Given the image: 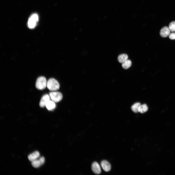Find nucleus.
Returning a JSON list of instances; mask_svg holds the SVG:
<instances>
[{
	"label": "nucleus",
	"mask_w": 175,
	"mask_h": 175,
	"mask_svg": "<svg viewBox=\"0 0 175 175\" xmlns=\"http://www.w3.org/2000/svg\"><path fill=\"white\" fill-rule=\"evenodd\" d=\"M47 87L50 91H54L59 89L60 85L56 80L52 78L49 79L47 81Z\"/></svg>",
	"instance_id": "f257e3e1"
},
{
	"label": "nucleus",
	"mask_w": 175,
	"mask_h": 175,
	"mask_svg": "<svg viewBox=\"0 0 175 175\" xmlns=\"http://www.w3.org/2000/svg\"><path fill=\"white\" fill-rule=\"evenodd\" d=\"M38 20V16L37 14L34 13L32 14L29 17L27 25L28 27L30 29L35 28L37 25Z\"/></svg>",
	"instance_id": "f03ea898"
},
{
	"label": "nucleus",
	"mask_w": 175,
	"mask_h": 175,
	"mask_svg": "<svg viewBox=\"0 0 175 175\" xmlns=\"http://www.w3.org/2000/svg\"><path fill=\"white\" fill-rule=\"evenodd\" d=\"M47 82L45 78L43 76L38 77L36 80L35 87L39 90H43L47 87Z\"/></svg>",
	"instance_id": "7ed1b4c3"
},
{
	"label": "nucleus",
	"mask_w": 175,
	"mask_h": 175,
	"mask_svg": "<svg viewBox=\"0 0 175 175\" xmlns=\"http://www.w3.org/2000/svg\"><path fill=\"white\" fill-rule=\"evenodd\" d=\"M49 95L52 101L55 102H58L62 99V96L60 92L53 91L50 92Z\"/></svg>",
	"instance_id": "20e7f679"
},
{
	"label": "nucleus",
	"mask_w": 175,
	"mask_h": 175,
	"mask_svg": "<svg viewBox=\"0 0 175 175\" xmlns=\"http://www.w3.org/2000/svg\"><path fill=\"white\" fill-rule=\"evenodd\" d=\"M45 160L43 157H40L38 159H36L31 162V164L33 167L37 168L43 165L44 163Z\"/></svg>",
	"instance_id": "39448f33"
},
{
	"label": "nucleus",
	"mask_w": 175,
	"mask_h": 175,
	"mask_svg": "<svg viewBox=\"0 0 175 175\" xmlns=\"http://www.w3.org/2000/svg\"><path fill=\"white\" fill-rule=\"evenodd\" d=\"M51 98L49 95L46 94L42 97L39 103L40 106L43 107L45 106L47 103L50 100Z\"/></svg>",
	"instance_id": "423d86ee"
},
{
	"label": "nucleus",
	"mask_w": 175,
	"mask_h": 175,
	"mask_svg": "<svg viewBox=\"0 0 175 175\" xmlns=\"http://www.w3.org/2000/svg\"><path fill=\"white\" fill-rule=\"evenodd\" d=\"M91 169L93 172L95 174H99L101 173V167L96 162H95L93 163L91 166Z\"/></svg>",
	"instance_id": "0eeeda50"
},
{
	"label": "nucleus",
	"mask_w": 175,
	"mask_h": 175,
	"mask_svg": "<svg viewBox=\"0 0 175 175\" xmlns=\"http://www.w3.org/2000/svg\"><path fill=\"white\" fill-rule=\"evenodd\" d=\"M101 166L105 171L107 172L109 171L111 168V166L110 163L106 160H103L101 162Z\"/></svg>",
	"instance_id": "6e6552de"
},
{
	"label": "nucleus",
	"mask_w": 175,
	"mask_h": 175,
	"mask_svg": "<svg viewBox=\"0 0 175 175\" xmlns=\"http://www.w3.org/2000/svg\"><path fill=\"white\" fill-rule=\"evenodd\" d=\"M170 31L168 27L167 26H165L162 28L161 30L160 34L161 37H166L169 35Z\"/></svg>",
	"instance_id": "1a4fd4ad"
},
{
	"label": "nucleus",
	"mask_w": 175,
	"mask_h": 175,
	"mask_svg": "<svg viewBox=\"0 0 175 175\" xmlns=\"http://www.w3.org/2000/svg\"><path fill=\"white\" fill-rule=\"evenodd\" d=\"M40 156L39 152L36 151L29 155L28 156V158L30 161L32 162L37 159Z\"/></svg>",
	"instance_id": "9d476101"
},
{
	"label": "nucleus",
	"mask_w": 175,
	"mask_h": 175,
	"mask_svg": "<svg viewBox=\"0 0 175 175\" xmlns=\"http://www.w3.org/2000/svg\"><path fill=\"white\" fill-rule=\"evenodd\" d=\"M46 108L49 110H51L55 108L56 105L55 102L52 100H50L45 105Z\"/></svg>",
	"instance_id": "9b49d317"
},
{
	"label": "nucleus",
	"mask_w": 175,
	"mask_h": 175,
	"mask_svg": "<svg viewBox=\"0 0 175 175\" xmlns=\"http://www.w3.org/2000/svg\"><path fill=\"white\" fill-rule=\"evenodd\" d=\"M128 55L125 54H122L119 55L118 58V61L121 63H123L128 60Z\"/></svg>",
	"instance_id": "f8f14e48"
},
{
	"label": "nucleus",
	"mask_w": 175,
	"mask_h": 175,
	"mask_svg": "<svg viewBox=\"0 0 175 175\" xmlns=\"http://www.w3.org/2000/svg\"><path fill=\"white\" fill-rule=\"evenodd\" d=\"M148 110V107L146 104L140 105L138 109V112L141 113H144Z\"/></svg>",
	"instance_id": "ddd939ff"
},
{
	"label": "nucleus",
	"mask_w": 175,
	"mask_h": 175,
	"mask_svg": "<svg viewBox=\"0 0 175 175\" xmlns=\"http://www.w3.org/2000/svg\"><path fill=\"white\" fill-rule=\"evenodd\" d=\"M131 65V62L130 60H127L122 63V66L124 69H127L130 68Z\"/></svg>",
	"instance_id": "4468645a"
},
{
	"label": "nucleus",
	"mask_w": 175,
	"mask_h": 175,
	"mask_svg": "<svg viewBox=\"0 0 175 175\" xmlns=\"http://www.w3.org/2000/svg\"><path fill=\"white\" fill-rule=\"evenodd\" d=\"M139 103H137L133 105L131 107L132 111L134 112L137 113L138 112V109L140 105Z\"/></svg>",
	"instance_id": "2eb2a0df"
},
{
	"label": "nucleus",
	"mask_w": 175,
	"mask_h": 175,
	"mask_svg": "<svg viewBox=\"0 0 175 175\" xmlns=\"http://www.w3.org/2000/svg\"><path fill=\"white\" fill-rule=\"evenodd\" d=\"M169 28L171 32L175 31V21L171 22L169 25Z\"/></svg>",
	"instance_id": "dca6fc26"
},
{
	"label": "nucleus",
	"mask_w": 175,
	"mask_h": 175,
	"mask_svg": "<svg viewBox=\"0 0 175 175\" xmlns=\"http://www.w3.org/2000/svg\"><path fill=\"white\" fill-rule=\"evenodd\" d=\"M169 38L171 40L175 39V33H171L169 35Z\"/></svg>",
	"instance_id": "f3484780"
}]
</instances>
